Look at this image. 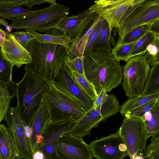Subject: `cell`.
<instances>
[{
	"label": "cell",
	"instance_id": "obj_1",
	"mask_svg": "<svg viewBox=\"0 0 159 159\" xmlns=\"http://www.w3.org/2000/svg\"><path fill=\"white\" fill-rule=\"evenodd\" d=\"M85 75L98 95L103 89L107 93L120 85L123 69L111 53L90 50L83 56Z\"/></svg>",
	"mask_w": 159,
	"mask_h": 159
},
{
	"label": "cell",
	"instance_id": "obj_2",
	"mask_svg": "<svg viewBox=\"0 0 159 159\" xmlns=\"http://www.w3.org/2000/svg\"><path fill=\"white\" fill-rule=\"evenodd\" d=\"M51 83L47 77L28 70L16 83L17 106L25 126L30 124Z\"/></svg>",
	"mask_w": 159,
	"mask_h": 159
},
{
	"label": "cell",
	"instance_id": "obj_3",
	"mask_svg": "<svg viewBox=\"0 0 159 159\" xmlns=\"http://www.w3.org/2000/svg\"><path fill=\"white\" fill-rule=\"evenodd\" d=\"M25 49L30 54L31 61L26 64L25 70L38 73L51 81L54 80L65 65L66 48L59 45L40 43L35 39L27 43Z\"/></svg>",
	"mask_w": 159,
	"mask_h": 159
},
{
	"label": "cell",
	"instance_id": "obj_4",
	"mask_svg": "<svg viewBox=\"0 0 159 159\" xmlns=\"http://www.w3.org/2000/svg\"><path fill=\"white\" fill-rule=\"evenodd\" d=\"M43 100L51 123H75L87 110L75 99L56 87L51 82Z\"/></svg>",
	"mask_w": 159,
	"mask_h": 159
},
{
	"label": "cell",
	"instance_id": "obj_5",
	"mask_svg": "<svg viewBox=\"0 0 159 159\" xmlns=\"http://www.w3.org/2000/svg\"><path fill=\"white\" fill-rule=\"evenodd\" d=\"M69 7L63 4H51L36 10L33 14L17 17L12 20L11 26L16 30H33L39 33L57 28L58 25L68 16Z\"/></svg>",
	"mask_w": 159,
	"mask_h": 159
},
{
	"label": "cell",
	"instance_id": "obj_6",
	"mask_svg": "<svg viewBox=\"0 0 159 159\" xmlns=\"http://www.w3.org/2000/svg\"><path fill=\"white\" fill-rule=\"evenodd\" d=\"M158 20L159 0H135L125 14L117 28L119 38L117 43H122L125 36L134 29Z\"/></svg>",
	"mask_w": 159,
	"mask_h": 159
},
{
	"label": "cell",
	"instance_id": "obj_7",
	"mask_svg": "<svg viewBox=\"0 0 159 159\" xmlns=\"http://www.w3.org/2000/svg\"><path fill=\"white\" fill-rule=\"evenodd\" d=\"M123 87L129 98L142 93L151 68L144 54L134 56L123 68Z\"/></svg>",
	"mask_w": 159,
	"mask_h": 159
},
{
	"label": "cell",
	"instance_id": "obj_8",
	"mask_svg": "<svg viewBox=\"0 0 159 159\" xmlns=\"http://www.w3.org/2000/svg\"><path fill=\"white\" fill-rule=\"evenodd\" d=\"M130 159L142 157V152L149 138L143 120L125 116L119 129Z\"/></svg>",
	"mask_w": 159,
	"mask_h": 159
},
{
	"label": "cell",
	"instance_id": "obj_9",
	"mask_svg": "<svg viewBox=\"0 0 159 159\" xmlns=\"http://www.w3.org/2000/svg\"><path fill=\"white\" fill-rule=\"evenodd\" d=\"M135 0H98L88 10L105 20L110 34L114 28H117L125 14L135 3Z\"/></svg>",
	"mask_w": 159,
	"mask_h": 159
},
{
	"label": "cell",
	"instance_id": "obj_10",
	"mask_svg": "<svg viewBox=\"0 0 159 159\" xmlns=\"http://www.w3.org/2000/svg\"><path fill=\"white\" fill-rule=\"evenodd\" d=\"M89 146L97 159H123L128 152L119 129L115 133L92 141Z\"/></svg>",
	"mask_w": 159,
	"mask_h": 159
},
{
	"label": "cell",
	"instance_id": "obj_11",
	"mask_svg": "<svg viewBox=\"0 0 159 159\" xmlns=\"http://www.w3.org/2000/svg\"><path fill=\"white\" fill-rule=\"evenodd\" d=\"M55 145L59 159H93L89 145L69 131L63 134Z\"/></svg>",
	"mask_w": 159,
	"mask_h": 159
},
{
	"label": "cell",
	"instance_id": "obj_12",
	"mask_svg": "<svg viewBox=\"0 0 159 159\" xmlns=\"http://www.w3.org/2000/svg\"><path fill=\"white\" fill-rule=\"evenodd\" d=\"M17 150L19 159H33V153L25 134V125L17 106L11 107L5 120Z\"/></svg>",
	"mask_w": 159,
	"mask_h": 159
},
{
	"label": "cell",
	"instance_id": "obj_13",
	"mask_svg": "<svg viewBox=\"0 0 159 159\" xmlns=\"http://www.w3.org/2000/svg\"><path fill=\"white\" fill-rule=\"evenodd\" d=\"M51 82L57 88L75 99L86 110L93 107V102L77 85L70 72L65 65L57 77Z\"/></svg>",
	"mask_w": 159,
	"mask_h": 159
},
{
	"label": "cell",
	"instance_id": "obj_14",
	"mask_svg": "<svg viewBox=\"0 0 159 159\" xmlns=\"http://www.w3.org/2000/svg\"><path fill=\"white\" fill-rule=\"evenodd\" d=\"M50 123L48 112L43 99L28 126L30 137L27 141L33 154L38 150L43 139V134Z\"/></svg>",
	"mask_w": 159,
	"mask_h": 159
},
{
	"label": "cell",
	"instance_id": "obj_15",
	"mask_svg": "<svg viewBox=\"0 0 159 159\" xmlns=\"http://www.w3.org/2000/svg\"><path fill=\"white\" fill-rule=\"evenodd\" d=\"M0 48L4 58L18 68L31 61L30 53L16 40L11 33Z\"/></svg>",
	"mask_w": 159,
	"mask_h": 159
},
{
	"label": "cell",
	"instance_id": "obj_16",
	"mask_svg": "<svg viewBox=\"0 0 159 159\" xmlns=\"http://www.w3.org/2000/svg\"><path fill=\"white\" fill-rule=\"evenodd\" d=\"M94 14L88 9L76 15L68 16L58 25L57 28L73 40L81 30L94 19Z\"/></svg>",
	"mask_w": 159,
	"mask_h": 159
},
{
	"label": "cell",
	"instance_id": "obj_17",
	"mask_svg": "<svg viewBox=\"0 0 159 159\" xmlns=\"http://www.w3.org/2000/svg\"><path fill=\"white\" fill-rule=\"evenodd\" d=\"M102 120L100 114L93 107L74 123L69 132L76 137L83 138L90 134L91 129L97 127Z\"/></svg>",
	"mask_w": 159,
	"mask_h": 159
},
{
	"label": "cell",
	"instance_id": "obj_18",
	"mask_svg": "<svg viewBox=\"0 0 159 159\" xmlns=\"http://www.w3.org/2000/svg\"><path fill=\"white\" fill-rule=\"evenodd\" d=\"M102 18L98 16L94 21L84 27L78 35L66 48L67 55L70 59L76 57H83L87 42L97 24Z\"/></svg>",
	"mask_w": 159,
	"mask_h": 159
},
{
	"label": "cell",
	"instance_id": "obj_19",
	"mask_svg": "<svg viewBox=\"0 0 159 159\" xmlns=\"http://www.w3.org/2000/svg\"><path fill=\"white\" fill-rule=\"evenodd\" d=\"M19 159L17 150L7 127L0 124V159Z\"/></svg>",
	"mask_w": 159,
	"mask_h": 159
},
{
	"label": "cell",
	"instance_id": "obj_20",
	"mask_svg": "<svg viewBox=\"0 0 159 159\" xmlns=\"http://www.w3.org/2000/svg\"><path fill=\"white\" fill-rule=\"evenodd\" d=\"M74 123L71 122L50 123L43 134V139L42 142L50 143L55 145L57 141L63 134L70 131Z\"/></svg>",
	"mask_w": 159,
	"mask_h": 159
},
{
	"label": "cell",
	"instance_id": "obj_21",
	"mask_svg": "<svg viewBox=\"0 0 159 159\" xmlns=\"http://www.w3.org/2000/svg\"><path fill=\"white\" fill-rule=\"evenodd\" d=\"M111 36L108 25L106 21L102 18L99 34L90 50L111 53L112 48L110 43Z\"/></svg>",
	"mask_w": 159,
	"mask_h": 159
},
{
	"label": "cell",
	"instance_id": "obj_22",
	"mask_svg": "<svg viewBox=\"0 0 159 159\" xmlns=\"http://www.w3.org/2000/svg\"><path fill=\"white\" fill-rule=\"evenodd\" d=\"M159 99V92L147 95H139L129 98L120 107L119 111L123 116L129 111L146 103Z\"/></svg>",
	"mask_w": 159,
	"mask_h": 159
},
{
	"label": "cell",
	"instance_id": "obj_23",
	"mask_svg": "<svg viewBox=\"0 0 159 159\" xmlns=\"http://www.w3.org/2000/svg\"><path fill=\"white\" fill-rule=\"evenodd\" d=\"M31 33L34 37L35 39L39 43H51L59 45L68 48L73 40L69 36L63 34L60 36L53 35L47 34H42L33 30H27Z\"/></svg>",
	"mask_w": 159,
	"mask_h": 159
},
{
	"label": "cell",
	"instance_id": "obj_24",
	"mask_svg": "<svg viewBox=\"0 0 159 159\" xmlns=\"http://www.w3.org/2000/svg\"><path fill=\"white\" fill-rule=\"evenodd\" d=\"M120 107L116 96L110 94L100 106L95 108L102 117V122H104L108 117L117 113Z\"/></svg>",
	"mask_w": 159,
	"mask_h": 159
},
{
	"label": "cell",
	"instance_id": "obj_25",
	"mask_svg": "<svg viewBox=\"0 0 159 159\" xmlns=\"http://www.w3.org/2000/svg\"><path fill=\"white\" fill-rule=\"evenodd\" d=\"M76 84L89 98L93 102L98 95L91 83L85 76L74 70H69Z\"/></svg>",
	"mask_w": 159,
	"mask_h": 159
},
{
	"label": "cell",
	"instance_id": "obj_26",
	"mask_svg": "<svg viewBox=\"0 0 159 159\" xmlns=\"http://www.w3.org/2000/svg\"><path fill=\"white\" fill-rule=\"evenodd\" d=\"M158 92H159V63L152 66L148 77L141 95H148Z\"/></svg>",
	"mask_w": 159,
	"mask_h": 159
},
{
	"label": "cell",
	"instance_id": "obj_27",
	"mask_svg": "<svg viewBox=\"0 0 159 159\" xmlns=\"http://www.w3.org/2000/svg\"><path fill=\"white\" fill-rule=\"evenodd\" d=\"M138 40L128 43H117L111 52L115 59L119 63L121 61L127 62L131 58V52Z\"/></svg>",
	"mask_w": 159,
	"mask_h": 159
},
{
	"label": "cell",
	"instance_id": "obj_28",
	"mask_svg": "<svg viewBox=\"0 0 159 159\" xmlns=\"http://www.w3.org/2000/svg\"><path fill=\"white\" fill-rule=\"evenodd\" d=\"M36 10L27 9L20 6L0 7V16L3 19L13 20L17 17L35 13Z\"/></svg>",
	"mask_w": 159,
	"mask_h": 159
},
{
	"label": "cell",
	"instance_id": "obj_29",
	"mask_svg": "<svg viewBox=\"0 0 159 159\" xmlns=\"http://www.w3.org/2000/svg\"><path fill=\"white\" fill-rule=\"evenodd\" d=\"M159 34L150 30L137 41L131 52L130 57L143 54L146 52L147 48L154 39L155 35Z\"/></svg>",
	"mask_w": 159,
	"mask_h": 159
},
{
	"label": "cell",
	"instance_id": "obj_30",
	"mask_svg": "<svg viewBox=\"0 0 159 159\" xmlns=\"http://www.w3.org/2000/svg\"><path fill=\"white\" fill-rule=\"evenodd\" d=\"M13 98L7 86L0 87V123L6 119Z\"/></svg>",
	"mask_w": 159,
	"mask_h": 159
},
{
	"label": "cell",
	"instance_id": "obj_31",
	"mask_svg": "<svg viewBox=\"0 0 159 159\" xmlns=\"http://www.w3.org/2000/svg\"><path fill=\"white\" fill-rule=\"evenodd\" d=\"M159 34H156L152 41L144 53L150 66L159 63Z\"/></svg>",
	"mask_w": 159,
	"mask_h": 159
},
{
	"label": "cell",
	"instance_id": "obj_32",
	"mask_svg": "<svg viewBox=\"0 0 159 159\" xmlns=\"http://www.w3.org/2000/svg\"><path fill=\"white\" fill-rule=\"evenodd\" d=\"M14 66L4 57L0 49V80L7 84L13 82L12 80Z\"/></svg>",
	"mask_w": 159,
	"mask_h": 159
},
{
	"label": "cell",
	"instance_id": "obj_33",
	"mask_svg": "<svg viewBox=\"0 0 159 159\" xmlns=\"http://www.w3.org/2000/svg\"><path fill=\"white\" fill-rule=\"evenodd\" d=\"M149 137L158 136L159 134V103L155 109L151 118L143 121Z\"/></svg>",
	"mask_w": 159,
	"mask_h": 159
},
{
	"label": "cell",
	"instance_id": "obj_34",
	"mask_svg": "<svg viewBox=\"0 0 159 159\" xmlns=\"http://www.w3.org/2000/svg\"><path fill=\"white\" fill-rule=\"evenodd\" d=\"M142 152V159H159V137H152Z\"/></svg>",
	"mask_w": 159,
	"mask_h": 159
},
{
	"label": "cell",
	"instance_id": "obj_35",
	"mask_svg": "<svg viewBox=\"0 0 159 159\" xmlns=\"http://www.w3.org/2000/svg\"><path fill=\"white\" fill-rule=\"evenodd\" d=\"M153 23L143 25L132 30L125 36L122 43H128L139 39L151 30Z\"/></svg>",
	"mask_w": 159,
	"mask_h": 159
},
{
	"label": "cell",
	"instance_id": "obj_36",
	"mask_svg": "<svg viewBox=\"0 0 159 159\" xmlns=\"http://www.w3.org/2000/svg\"><path fill=\"white\" fill-rule=\"evenodd\" d=\"M159 101V99L146 103L127 112L124 117L140 118L150 111Z\"/></svg>",
	"mask_w": 159,
	"mask_h": 159
},
{
	"label": "cell",
	"instance_id": "obj_37",
	"mask_svg": "<svg viewBox=\"0 0 159 159\" xmlns=\"http://www.w3.org/2000/svg\"><path fill=\"white\" fill-rule=\"evenodd\" d=\"M65 65L69 70H74L81 75L84 74L83 57H76L70 59L67 55Z\"/></svg>",
	"mask_w": 159,
	"mask_h": 159
},
{
	"label": "cell",
	"instance_id": "obj_38",
	"mask_svg": "<svg viewBox=\"0 0 159 159\" xmlns=\"http://www.w3.org/2000/svg\"><path fill=\"white\" fill-rule=\"evenodd\" d=\"M38 150L43 154L44 159H59L56 145L53 143L42 142Z\"/></svg>",
	"mask_w": 159,
	"mask_h": 159
},
{
	"label": "cell",
	"instance_id": "obj_39",
	"mask_svg": "<svg viewBox=\"0 0 159 159\" xmlns=\"http://www.w3.org/2000/svg\"><path fill=\"white\" fill-rule=\"evenodd\" d=\"M18 31L11 33L16 40L25 48L29 42L35 39L34 37L31 33L27 31Z\"/></svg>",
	"mask_w": 159,
	"mask_h": 159
},
{
	"label": "cell",
	"instance_id": "obj_40",
	"mask_svg": "<svg viewBox=\"0 0 159 159\" xmlns=\"http://www.w3.org/2000/svg\"><path fill=\"white\" fill-rule=\"evenodd\" d=\"M102 19L96 25L94 30L91 35L86 45L84 52L90 50L94 42L97 38L101 29Z\"/></svg>",
	"mask_w": 159,
	"mask_h": 159
},
{
	"label": "cell",
	"instance_id": "obj_41",
	"mask_svg": "<svg viewBox=\"0 0 159 159\" xmlns=\"http://www.w3.org/2000/svg\"><path fill=\"white\" fill-rule=\"evenodd\" d=\"M25 0H0V7L24 5Z\"/></svg>",
	"mask_w": 159,
	"mask_h": 159
},
{
	"label": "cell",
	"instance_id": "obj_42",
	"mask_svg": "<svg viewBox=\"0 0 159 159\" xmlns=\"http://www.w3.org/2000/svg\"><path fill=\"white\" fill-rule=\"evenodd\" d=\"M108 96V94L105 90L103 89L98 94L95 100L93 102V107L96 108L100 106L107 99Z\"/></svg>",
	"mask_w": 159,
	"mask_h": 159
},
{
	"label": "cell",
	"instance_id": "obj_43",
	"mask_svg": "<svg viewBox=\"0 0 159 159\" xmlns=\"http://www.w3.org/2000/svg\"><path fill=\"white\" fill-rule=\"evenodd\" d=\"M44 3H49L51 4L57 3L56 1L54 0H25L24 5L27 6L29 9H30L35 5Z\"/></svg>",
	"mask_w": 159,
	"mask_h": 159
},
{
	"label": "cell",
	"instance_id": "obj_44",
	"mask_svg": "<svg viewBox=\"0 0 159 159\" xmlns=\"http://www.w3.org/2000/svg\"><path fill=\"white\" fill-rule=\"evenodd\" d=\"M10 33L6 31L0 27V47L3 45L5 41L9 36Z\"/></svg>",
	"mask_w": 159,
	"mask_h": 159
},
{
	"label": "cell",
	"instance_id": "obj_45",
	"mask_svg": "<svg viewBox=\"0 0 159 159\" xmlns=\"http://www.w3.org/2000/svg\"><path fill=\"white\" fill-rule=\"evenodd\" d=\"M44 158L43 154L39 150L34 152L33 154V159H44Z\"/></svg>",
	"mask_w": 159,
	"mask_h": 159
},
{
	"label": "cell",
	"instance_id": "obj_46",
	"mask_svg": "<svg viewBox=\"0 0 159 159\" xmlns=\"http://www.w3.org/2000/svg\"><path fill=\"white\" fill-rule=\"evenodd\" d=\"M7 86L10 87L16 88V83L13 82L12 83L7 84L4 83L0 80V87Z\"/></svg>",
	"mask_w": 159,
	"mask_h": 159
},
{
	"label": "cell",
	"instance_id": "obj_47",
	"mask_svg": "<svg viewBox=\"0 0 159 159\" xmlns=\"http://www.w3.org/2000/svg\"><path fill=\"white\" fill-rule=\"evenodd\" d=\"M0 25L6 27H8L9 26L7 21L2 18H0Z\"/></svg>",
	"mask_w": 159,
	"mask_h": 159
},
{
	"label": "cell",
	"instance_id": "obj_48",
	"mask_svg": "<svg viewBox=\"0 0 159 159\" xmlns=\"http://www.w3.org/2000/svg\"><path fill=\"white\" fill-rule=\"evenodd\" d=\"M16 158H13L12 159H16Z\"/></svg>",
	"mask_w": 159,
	"mask_h": 159
}]
</instances>
